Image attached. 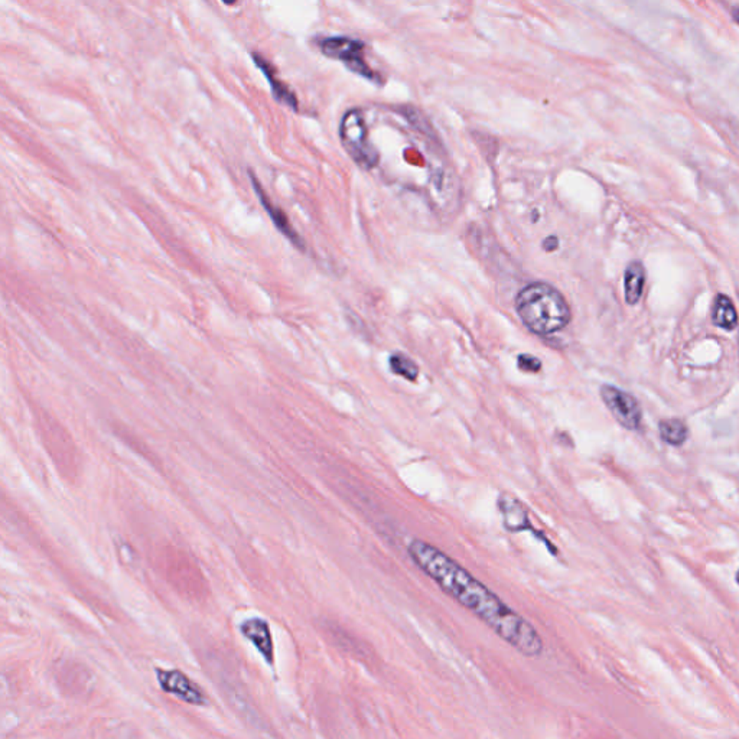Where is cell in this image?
<instances>
[{"instance_id": "15", "label": "cell", "mask_w": 739, "mask_h": 739, "mask_svg": "<svg viewBox=\"0 0 739 739\" xmlns=\"http://www.w3.org/2000/svg\"><path fill=\"white\" fill-rule=\"evenodd\" d=\"M517 366L522 371L532 373V374H536V373H539L541 370V361L537 357H534V355H530V354L518 355Z\"/></svg>"}, {"instance_id": "4", "label": "cell", "mask_w": 739, "mask_h": 739, "mask_svg": "<svg viewBox=\"0 0 739 739\" xmlns=\"http://www.w3.org/2000/svg\"><path fill=\"white\" fill-rule=\"evenodd\" d=\"M599 394L611 415L621 426L629 430H636L640 428L643 412L634 396L611 385L602 386Z\"/></svg>"}, {"instance_id": "10", "label": "cell", "mask_w": 739, "mask_h": 739, "mask_svg": "<svg viewBox=\"0 0 739 739\" xmlns=\"http://www.w3.org/2000/svg\"><path fill=\"white\" fill-rule=\"evenodd\" d=\"M253 61L256 63V65L263 71V74L269 79L270 89L273 91V96L276 97V100H279L281 103H283V104L292 107L293 110H296V108H297V100H296L295 94L289 90V87H286L282 83V79H279V77L276 75V70L271 67V64L266 58L257 56V53H253Z\"/></svg>"}, {"instance_id": "7", "label": "cell", "mask_w": 739, "mask_h": 739, "mask_svg": "<svg viewBox=\"0 0 739 739\" xmlns=\"http://www.w3.org/2000/svg\"><path fill=\"white\" fill-rule=\"evenodd\" d=\"M250 181H252V185H253L255 193H256L257 197H259V201L262 203V205L264 207L266 212H267L269 217L271 218L273 224H275V226L278 227V230H279L286 238H289V240L296 245V248L304 249V241H302V238H300V237L297 236V233L295 231V229L290 226V223H289V220H288L286 214H285L279 207H276L275 204L271 203V200H270L269 195L264 193V189L262 188L260 182L257 181V178L253 175L252 171H250Z\"/></svg>"}, {"instance_id": "3", "label": "cell", "mask_w": 739, "mask_h": 739, "mask_svg": "<svg viewBox=\"0 0 739 739\" xmlns=\"http://www.w3.org/2000/svg\"><path fill=\"white\" fill-rule=\"evenodd\" d=\"M340 136L342 146L357 165L364 169H371L377 165L378 153L370 142L366 120L359 108H352L344 115Z\"/></svg>"}, {"instance_id": "16", "label": "cell", "mask_w": 739, "mask_h": 739, "mask_svg": "<svg viewBox=\"0 0 739 739\" xmlns=\"http://www.w3.org/2000/svg\"><path fill=\"white\" fill-rule=\"evenodd\" d=\"M732 13H733V18H735V20H736V22L739 23V8H735Z\"/></svg>"}, {"instance_id": "8", "label": "cell", "mask_w": 739, "mask_h": 739, "mask_svg": "<svg viewBox=\"0 0 739 739\" xmlns=\"http://www.w3.org/2000/svg\"><path fill=\"white\" fill-rule=\"evenodd\" d=\"M243 636L250 640L259 653L271 664L273 662V641L269 624L262 618H250L240 626Z\"/></svg>"}, {"instance_id": "2", "label": "cell", "mask_w": 739, "mask_h": 739, "mask_svg": "<svg viewBox=\"0 0 739 739\" xmlns=\"http://www.w3.org/2000/svg\"><path fill=\"white\" fill-rule=\"evenodd\" d=\"M515 311L529 330L541 337L562 331L572 319L565 296L544 282H534L520 290L515 297Z\"/></svg>"}, {"instance_id": "14", "label": "cell", "mask_w": 739, "mask_h": 739, "mask_svg": "<svg viewBox=\"0 0 739 739\" xmlns=\"http://www.w3.org/2000/svg\"><path fill=\"white\" fill-rule=\"evenodd\" d=\"M389 366L394 374L401 375L403 378L410 380V381H415L419 375L418 364L403 352L392 354L389 359Z\"/></svg>"}, {"instance_id": "12", "label": "cell", "mask_w": 739, "mask_h": 739, "mask_svg": "<svg viewBox=\"0 0 739 739\" xmlns=\"http://www.w3.org/2000/svg\"><path fill=\"white\" fill-rule=\"evenodd\" d=\"M712 319H714V323L719 328H722V330H726V331H732L736 328L738 325V315H736V309L732 304V300L726 296V295H718L715 297V304H714V312H712Z\"/></svg>"}, {"instance_id": "1", "label": "cell", "mask_w": 739, "mask_h": 739, "mask_svg": "<svg viewBox=\"0 0 739 739\" xmlns=\"http://www.w3.org/2000/svg\"><path fill=\"white\" fill-rule=\"evenodd\" d=\"M407 552L413 562L432 578L444 592L463 608L470 610L500 638L526 657H539L544 650L537 629L482 582L458 565L437 547L412 540Z\"/></svg>"}, {"instance_id": "5", "label": "cell", "mask_w": 739, "mask_h": 739, "mask_svg": "<svg viewBox=\"0 0 739 739\" xmlns=\"http://www.w3.org/2000/svg\"><path fill=\"white\" fill-rule=\"evenodd\" d=\"M321 49L326 57L344 61L352 71L360 72L361 75H366L368 78H375V75L370 71L367 64L363 61L361 52L364 49V45L360 41H355L345 37H333V38H325L321 42Z\"/></svg>"}, {"instance_id": "9", "label": "cell", "mask_w": 739, "mask_h": 739, "mask_svg": "<svg viewBox=\"0 0 739 739\" xmlns=\"http://www.w3.org/2000/svg\"><path fill=\"white\" fill-rule=\"evenodd\" d=\"M499 507L503 515V525L507 530L520 532L525 529H530L532 525L529 523V515L526 510L523 508V506L520 504L517 500L508 496H501L499 501Z\"/></svg>"}, {"instance_id": "17", "label": "cell", "mask_w": 739, "mask_h": 739, "mask_svg": "<svg viewBox=\"0 0 739 739\" xmlns=\"http://www.w3.org/2000/svg\"><path fill=\"white\" fill-rule=\"evenodd\" d=\"M736 581H738V584H739V570H738V573H736Z\"/></svg>"}, {"instance_id": "6", "label": "cell", "mask_w": 739, "mask_h": 739, "mask_svg": "<svg viewBox=\"0 0 739 739\" xmlns=\"http://www.w3.org/2000/svg\"><path fill=\"white\" fill-rule=\"evenodd\" d=\"M158 681L160 688L179 698L181 700L191 703V705H205L207 698L204 692L200 689V686L191 680L186 674H184L179 670H158L156 671Z\"/></svg>"}, {"instance_id": "13", "label": "cell", "mask_w": 739, "mask_h": 739, "mask_svg": "<svg viewBox=\"0 0 739 739\" xmlns=\"http://www.w3.org/2000/svg\"><path fill=\"white\" fill-rule=\"evenodd\" d=\"M659 432H660L662 439L666 444L673 445V446L683 445L684 441L688 439V433H689L686 423L679 419H670V420L660 422Z\"/></svg>"}, {"instance_id": "11", "label": "cell", "mask_w": 739, "mask_h": 739, "mask_svg": "<svg viewBox=\"0 0 739 739\" xmlns=\"http://www.w3.org/2000/svg\"><path fill=\"white\" fill-rule=\"evenodd\" d=\"M645 283V270L640 262L629 263L624 275V292L628 305H636L641 299Z\"/></svg>"}]
</instances>
